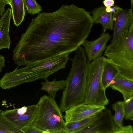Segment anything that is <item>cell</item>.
<instances>
[{"instance_id": "cell-8", "label": "cell", "mask_w": 133, "mask_h": 133, "mask_svg": "<svg viewBox=\"0 0 133 133\" xmlns=\"http://www.w3.org/2000/svg\"><path fill=\"white\" fill-rule=\"evenodd\" d=\"M96 116L92 122L76 133H114L115 124L111 111L105 109Z\"/></svg>"}, {"instance_id": "cell-27", "label": "cell", "mask_w": 133, "mask_h": 133, "mask_svg": "<svg viewBox=\"0 0 133 133\" xmlns=\"http://www.w3.org/2000/svg\"><path fill=\"white\" fill-rule=\"evenodd\" d=\"M104 6L106 7H111L114 5V0H104L103 1Z\"/></svg>"}, {"instance_id": "cell-24", "label": "cell", "mask_w": 133, "mask_h": 133, "mask_svg": "<svg viewBox=\"0 0 133 133\" xmlns=\"http://www.w3.org/2000/svg\"><path fill=\"white\" fill-rule=\"evenodd\" d=\"M23 133H47L32 124L26 126L21 129Z\"/></svg>"}, {"instance_id": "cell-12", "label": "cell", "mask_w": 133, "mask_h": 133, "mask_svg": "<svg viewBox=\"0 0 133 133\" xmlns=\"http://www.w3.org/2000/svg\"><path fill=\"white\" fill-rule=\"evenodd\" d=\"M11 18V10L8 8L0 18V50L10 48L11 41L9 31Z\"/></svg>"}, {"instance_id": "cell-11", "label": "cell", "mask_w": 133, "mask_h": 133, "mask_svg": "<svg viewBox=\"0 0 133 133\" xmlns=\"http://www.w3.org/2000/svg\"><path fill=\"white\" fill-rule=\"evenodd\" d=\"M133 9L124 10L121 8L113 13L114 26L112 38L110 44L114 43L122 33L133 23Z\"/></svg>"}, {"instance_id": "cell-17", "label": "cell", "mask_w": 133, "mask_h": 133, "mask_svg": "<svg viewBox=\"0 0 133 133\" xmlns=\"http://www.w3.org/2000/svg\"><path fill=\"white\" fill-rule=\"evenodd\" d=\"M45 82L41 83L42 85L41 89L48 92L49 96L55 98L57 92L64 89L66 86V80H57L55 79L52 81H49L47 78L44 79Z\"/></svg>"}, {"instance_id": "cell-21", "label": "cell", "mask_w": 133, "mask_h": 133, "mask_svg": "<svg viewBox=\"0 0 133 133\" xmlns=\"http://www.w3.org/2000/svg\"><path fill=\"white\" fill-rule=\"evenodd\" d=\"M25 6L27 12L32 15L36 14H39L42 10L40 5L36 0H24Z\"/></svg>"}, {"instance_id": "cell-10", "label": "cell", "mask_w": 133, "mask_h": 133, "mask_svg": "<svg viewBox=\"0 0 133 133\" xmlns=\"http://www.w3.org/2000/svg\"><path fill=\"white\" fill-rule=\"evenodd\" d=\"M111 38L108 33L103 32L97 38L88 41L86 39L82 44L88 64L102 56L106 49L107 44Z\"/></svg>"}, {"instance_id": "cell-19", "label": "cell", "mask_w": 133, "mask_h": 133, "mask_svg": "<svg viewBox=\"0 0 133 133\" xmlns=\"http://www.w3.org/2000/svg\"><path fill=\"white\" fill-rule=\"evenodd\" d=\"M3 112L0 110V133H23L6 118Z\"/></svg>"}, {"instance_id": "cell-23", "label": "cell", "mask_w": 133, "mask_h": 133, "mask_svg": "<svg viewBox=\"0 0 133 133\" xmlns=\"http://www.w3.org/2000/svg\"><path fill=\"white\" fill-rule=\"evenodd\" d=\"M114 133H133V128L131 125L125 126L115 125Z\"/></svg>"}, {"instance_id": "cell-14", "label": "cell", "mask_w": 133, "mask_h": 133, "mask_svg": "<svg viewBox=\"0 0 133 133\" xmlns=\"http://www.w3.org/2000/svg\"><path fill=\"white\" fill-rule=\"evenodd\" d=\"M92 18L94 23L101 24L103 28V32L108 29H113L114 22L113 13L107 12L105 6H101L93 10Z\"/></svg>"}, {"instance_id": "cell-22", "label": "cell", "mask_w": 133, "mask_h": 133, "mask_svg": "<svg viewBox=\"0 0 133 133\" xmlns=\"http://www.w3.org/2000/svg\"><path fill=\"white\" fill-rule=\"evenodd\" d=\"M124 117L126 120H133V96L123 102Z\"/></svg>"}, {"instance_id": "cell-26", "label": "cell", "mask_w": 133, "mask_h": 133, "mask_svg": "<svg viewBox=\"0 0 133 133\" xmlns=\"http://www.w3.org/2000/svg\"><path fill=\"white\" fill-rule=\"evenodd\" d=\"M6 4L4 0H0V18L5 10V7Z\"/></svg>"}, {"instance_id": "cell-20", "label": "cell", "mask_w": 133, "mask_h": 133, "mask_svg": "<svg viewBox=\"0 0 133 133\" xmlns=\"http://www.w3.org/2000/svg\"><path fill=\"white\" fill-rule=\"evenodd\" d=\"M123 102L118 101L112 105V108L115 111V114L113 116V120L115 125L117 126L123 125L124 117Z\"/></svg>"}, {"instance_id": "cell-13", "label": "cell", "mask_w": 133, "mask_h": 133, "mask_svg": "<svg viewBox=\"0 0 133 133\" xmlns=\"http://www.w3.org/2000/svg\"><path fill=\"white\" fill-rule=\"evenodd\" d=\"M109 87L121 92L124 101L133 96V80L127 78L120 72L110 82Z\"/></svg>"}, {"instance_id": "cell-25", "label": "cell", "mask_w": 133, "mask_h": 133, "mask_svg": "<svg viewBox=\"0 0 133 133\" xmlns=\"http://www.w3.org/2000/svg\"><path fill=\"white\" fill-rule=\"evenodd\" d=\"M121 9V8L116 5H113L112 7H105L106 11L107 12H111L113 13L116 12Z\"/></svg>"}, {"instance_id": "cell-1", "label": "cell", "mask_w": 133, "mask_h": 133, "mask_svg": "<svg viewBox=\"0 0 133 133\" xmlns=\"http://www.w3.org/2000/svg\"><path fill=\"white\" fill-rule=\"evenodd\" d=\"M94 23L88 12L74 4L40 13L14 49V62L19 67L70 54L87 39Z\"/></svg>"}, {"instance_id": "cell-18", "label": "cell", "mask_w": 133, "mask_h": 133, "mask_svg": "<svg viewBox=\"0 0 133 133\" xmlns=\"http://www.w3.org/2000/svg\"><path fill=\"white\" fill-rule=\"evenodd\" d=\"M96 114L81 120L65 122V133H76V132L88 125L96 118Z\"/></svg>"}, {"instance_id": "cell-4", "label": "cell", "mask_w": 133, "mask_h": 133, "mask_svg": "<svg viewBox=\"0 0 133 133\" xmlns=\"http://www.w3.org/2000/svg\"><path fill=\"white\" fill-rule=\"evenodd\" d=\"M104 55L120 73L133 80V23L114 43L107 46Z\"/></svg>"}, {"instance_id": "cell-28", "label": "cell", "mask_w": 133, "mask_h": 133, "mask_svg": "<svg viewBox=\"0 0 133 133\" xmlns=\"http://www.w3.org/2000/svg\"><path fill=\"white\" fill-rule=\"evenodd\" d=\"M5 61L4 56L0 55V73L2 71V68L5 66Z\"/></svg>"}, {"instance_id": "cell-16", "label": "cell", "mask_w": 133, "mask_h": 133, "mask_svg": "<svg viewBox=\"0 0 133 133\" xmlns=\"http://www.w3.org/2000/svg\"><path fill=\"white\" fill-rule=\"evenodd\" d=\"M12 18L14 24L19 25L24 19L26 10L24 0H11Z\"/></svg>"}, {"instance_id": "cell-5", "label": "cell", "mask_w": 133, "mask_h": 133, "mask_svg": "<svg viewBox=\"0 0 133 133\" xmlns=\"http://www.w3.org/2000/svg\"><path fill=\"white\" fill-rule=\"evenodd\" d=\"M37 104L38 113L32 124L47 133H65V121L54 98L44 95Z\"/></svg>"}, {"instance_id": "cell-3", "label": "cell", "mask_w": 133, "mask_h": 133, "mask_svg": "<svg viewBox=\"0 0 133 133\" xmlns=\"http://www.w3.org/2000/svg\"><path fill=\"white\" fill-rule=\"evenodd\" d=\"M76 51L59 107L62 113L84 102L88 63L84 48L81 46Z\"/></svg>"}, {"instance_id": "cell-29", "label": "cell", "mask_w": 133, "mask_h": 133, "mask_svg": "<svg viewBox=\"0 0 133 133\" xmlns=\"http://www.w3.org/2000/svg\"><path fill=\"white\" fill-rule=\"evenodd\" d=\"M7 4L9 5L10 6L11 5V0H4Z\"/></svg>"}, {"instance_id": "cell-30", "label": "cell", "mask_w": 133, "mask_h": 133, "mask_svg": "<svg viewBox=\"0 0 133 133\" xmlns=\"http://www.w3.org/2000/svg\"><path fill=\"white\" fill-rule=\"evenodd\" d=\"M131 5V8L133 9V0H130Z\"/></svg>"}, {"instance_id": "cell-9", "label": "cell", "mask_w": 133, "mask_h": 133, "mask_svg": "<svg viewBox=\"0 0 133 133\" xmlns=\"http://www.w3.org/2000/svg\"><path fill=\"white\" fill-rule=\"evenodd\" d=\"M105 109V106L83 103L68 109L65 111L63 117L66 122L81 120L94 116Z\"/></svg>"}, {"instance_id": "cell-2", "label": "cell", "mask_w": 133, "mask_h": 133, "mask_svg": "<svg viewBox=\"0 0 133 133\" xmlns=\"http://www.w3.org/2000/svg\"><path fill=\"white\" fill-rule=\"evenodd\" d=\"M69 54L59 55L49 59L29 64L23 68L6 72L0 79V87L9 89L23 83L40 79L47 78L50 75L66 67Z\"/></svg>"}, {"instance_id": "cell-7", "label": "cell", "mask_w": 133, "mask_h": 133, "mask_svg": "<svg viewBox=\"0 0 133 133\" xmlns=\"http://www.w3.org/2000/svg\"><path fill=\"white\" fill-rule=\"evenodd\" d=\"M38 109L36 104L6 110L3 113L8 120L21 130L23 128L32 124L37 116Z\"/></svg>"}, {"instance_id": "cell-15", "label": "cell", "mask_w": 133, "mask_h": 133, "mask_svg": "<svg viewBox=\"0 0 133 133\" xmlns=\"http://www.w3.org/2000/svg\"><path fill=\"white\" fill-rule=\"evenodd\" d=\"M103 66L102 81L105 90L109 87L110 82L119 73L117 67L108 59L103 56Z\"/></svg>"}, {"instance_id": "cell-6", "label": "cell", "mask_w": 133, "mask_h": 133, "mask_svg": "<svg viewBox=\"0 0 133 133\" xmlns=\"http://www.w3.org/2000/svg\"><path fill=\"white\" fill-rule=\"evenodd\" d=\"M103 56L88 64L84 103L105 106L109 103L102 81Z\"/></svg>"}]
</instances>
